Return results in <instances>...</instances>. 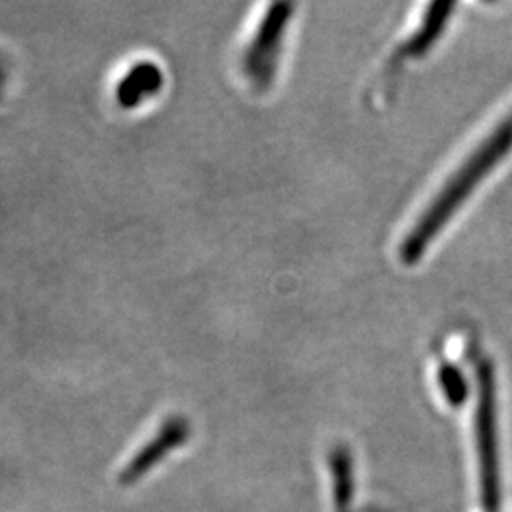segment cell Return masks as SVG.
I'll use <instances>...</instances> for the list:
<instances>
[{"label":"cell","mask_w":512,"mask_h":512,"mask_svg":"<svg viewBox=\"0 0 512 512\" xmlns=\"http://www.w3.org/2000/svg\"><path fill=\"white\" fill-rule=\"evenodd\" d=\"M512 148V116L503 120L497 128L480 143V147L463 162L458 171L440 188L435 200L427 205L420 220L412 226L401 243L399 256L404 264L412 266L420 262L421 256L437 238L444 224L454 217L459 205L465 202L480 181L499 164Z\"/></svg>","instance_id":"obj_1"},{"label":"cell","mask_w":512,"mask_h":512,"mask_svg":"<svg viewBox=\"0 0 512 512\" xmlns=\"http://www.w3.org/2000/svg\"><path fill=\"white\" fill-rule=\"evenodd\" d=\"M478 404H476V439L480 454L482 505L488 512L499 511L501 480L497 458V421H495V376L490 361L476 365Z\"/></svg>","instance_id":"obj_2"},{"label":"cell","mask_w":512,"mask_h":512,"mask_svg":"<svg viewBox=\"0 0 512 512\" xmlns=\"http://www.w3.org/2000/svg\"><path fill=\"white\" fill-rule=\"evenodd\" d=\"M294 4L275 2L256 27L255 37L243 55V71L258 90L270 88L277 73L283 38L293 18Z\"/></svg>","instance_id":"obj_3"},{"label":"cell","mask_w":512,"mask_h":512,"mask_svg":"<svg viewBox=\"0 0 512 512\" xmlns=\"http://www.w3.org/2000/svg\"><path fill=\"white\" fill-rule=\"evenodd\" d=\"M190 435V425L188 421L175 416L165 421L164 427L158 431V435L148 442L143 450H139V454L133 458L128 467L124 469V473L120 476L122 484H131L135 480H139L141 476L147 475L148 471L175 448L183 446L186 439Z\"/></svg>","instance_id":"obj_4"},{"label":"cell","mask_w":512,"mask_h":512,"mask_svg":"<svg viewBox=\"0 0 512 512\" xmlns=\"http://www.w3.org/2000/svg\"><path fill=\"white\" fill-rule=\"evenodd\" d=\"M164 86V73L156 63L143 61L131 67L116 88V99L120 107L135 109L148 97L156 95Z\"/></svg>","instance_id":"obj_5"},{"label":"cell","mask_w":512,"mask_h":512,"mask_svg":"<svg viewBox=\"0 0 512 512\" xmlns=\"http://www.w3.org/2000/svg\"><path fill=\"white\" fill-rule=\"evenodd\" d=\"M454 4L450 2H435L427 8V14L421 21L420 27L416 29V33L404 42L399 48L397 57L406 59V57H421L427 54L435 42L439 40L440 35L444 33V27L448 25V21L452 18L454 12Z\"/></svg>","instance_id":"obj_6"},{"label":"cell","mask_w":512,"mask_h":512,"mask_svg":"<svg viewBox=\"0 0 512 512\" xmlns=\"http://www.w3.org/2000/svg\"><path fill=\"white\" fill-rule=\"evenodd\" d=\"M330 467L334 478V509L336 512H349L353 499V465L346 446H338L332 450Z\"/></svg>","instance_id":"obj_7"},{"label":"cell","mask_w":512,"mask_h":512,"mask_svg":"<svg viewBox=\"0 0 512 512\" xmlns=\"http://www.w3.org/2000/svg\"><path fill=\"white\" fill-rule=\"evenodd\" d=\"M439 382L448 403H452L454 406L465 403L467 384H465V376L461 374L458 366L442 365L439 372Z\"/></svg>","instance_id":"obj_8"},{"label":"cell","mask_w":512,"mask_h":512,"mask_svg":"<svg viewBox=\"0 0 512 512\" xmlns=\"http://www.w3.org/2000/svg\"><path fill=\"white\" fill-rule=\"evenodd\" d=\"M4 80H6V69H4V63L0 61V86L4 84Z\"/></svg>","instance_id":"obj_9"}]
</instances>
